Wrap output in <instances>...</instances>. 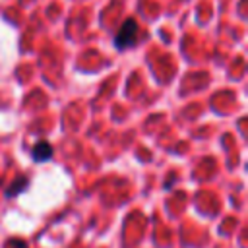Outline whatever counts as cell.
<instances>
[{"instance_id": "1", "label": "cell", "mask_w": 248, "mask_h": 248, "mask_svg": "<svg viewBox=\"0 0 248 248\" xmlns=\"http://www.w3.org/2000/svg\"><path fill=\"white\" fill-rule=\"evenodd\" d=\"M136 39H138V23H136L132 17H128V19L122 23V27L118 29V33L114 35V46H116L118 50L130 48V46L136 45Z\"/></svg>"}, {"instance_id": "2", "label": "cell", "mask_w": 248, "mask_h": 248, "mask_svg": "<svg viewBox=\"0 0 248 248\" xmlns=\"http://www.w3.org/2000/svg\"><path fill=\"white\" fill-rule=\"evenodd\" d=\"M33 161L35 163H43V161H48L52 157V145L46 141V140H39L35 145H33Z\"/></svg>"}, {"instance_id": "3", "label": "cell", "mask_w": 248, "mask_h": 248, "mask_svg": "<svg viewBox=\"0 0 248 248\" xmlns=\"http://www.w3.org/2000/svg\"><path fill=\"white\" fill-rule=\"evenodd\" d=\"M27 186H29V180H27L25 176H19L17 180H14V182H12V184L6 188V196H8V198L17 196V194H21V192H23Z\"/></svg>"}]
</instances>
